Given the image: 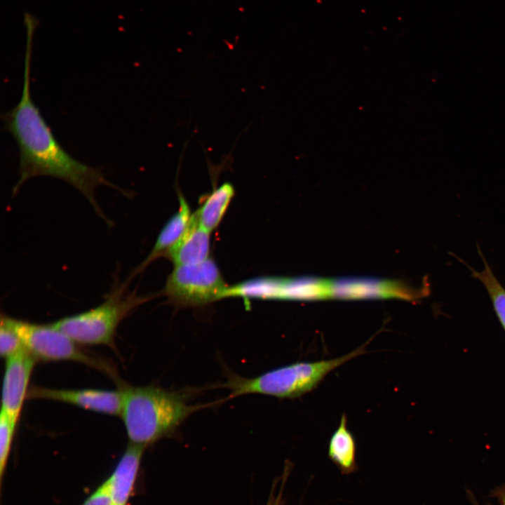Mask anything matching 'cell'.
Here are the masks:
<instances>
[{
    "label": "cell",
    "mask_w": 505,
    "mask_h": 505,
    "mask_svg": "<svg viewBox=\"0 0 505 505\" xmlns=\"http://www.w3.org/2000/svg\"><path fill=\"white\" fill-rule=\"evenodd\" d=\"M328 455L342 475H350L358 470L356 444L347 428L345 414L342 415L339 424L330 439Z\"/></svg>",
    "instance_id": "cell-13"
},
{
    "label": "cell",
    "mask_w": 505,
    "mask_h": 505,
    "mask_svg": "<svg viewBox=\"0 0 505 505\" xmlns=\"http://www.w3.org/2000/svg\"><path fill=\"white\" fill-rule=\"evenodd\" d=\"M29 398H43L67 403L94 412L120 415L122 390L55 389L33 386L27 393Z\"/></svg>",
    "instance_id": "cell-8"
},
{
    "label": "cell",
    "mask_w": 505,
    "mask_h": 505,
    "mask_svg": "<svg viewBox=\"0 0 505 505\" xmlns=\"http://www.w3.org/2000/svg\"><path fill=\"white\" fill-rule=\"evenodd\" d=\"M144 447L128 444L109 479L111 485L109 505H128L137 479Z\"/></svg>",
    "instance_id": "cell-10"
},
{
    "label": "cell",
    "mask_w": 505,
    "mask_h": 505,
    "mask_svg": "<svg viewBox=\"0 0 505 505\" xmlns=\"http://www.w3.org/2000/svg\"><path fill=\"white\" fill-rule=\"evenodd\" d=\"M333 296V281L311 278L277 279L275 298L318 299Z\"/></svg>",
    "instance_id": "cell-14"
},
{
    "label": "cell",
    "mask_w": 505,
    "mask_h": 505,
    "mask_svg": "<svg viewBox=\"0 0 505 505\" xmlns=\"http://www.w3.org/2000/svg\"><path fill=\"white\" fill-rule=\"evenodd\" d=\"M15 424L3 410L0 414V494L2 495L4 478L6 473L13 439L16 428Z\"/></svg>",
    "instance_id": "cell-17"
},
{
    "label": "cell",
    "mask_w": 505,
    "mask_h": 505,
    "mask_svg": "<svg viewBox=\"0 0 505 505\" xmlns=\"http://www.w3.org/2000/svg\"><path fill=\"white\" fill-rule=\"evenodd\" d=\"M121 411L129 443L146 447L170 436L203 405H189L185 394L154 386L123 388Z\"/></svg>",
    "instance_id": "cell-2"
},
{
    "label": "cell",
    "mask_w": 505,
    "mask_h": 505,
    "mask_svg": "<svg viewBox=\"0 0 505 505\" xmlns=\"http://www.w3.org/2000/svg\"><path fill=\"white\" fill-rule=\"evenodd\" d=\"M128 283H117L98 306L52 324L77 344L111 345L121 321L149 297L127 292Z\"/></svg>",
    "instance_id": "cell-4"
},
{
    "label": "cell",
    "mask_w": 505,
    "mask_h": 505,
    "mask_svg": "<svg viewBox=\"0 0 505 505\" xmlns=\"http://www.w3.org/2000/svg\"><path fill=\"white\" fill-rule=\"evenodd\" d=\"M210 234L198 223L194 215L184 235L166 256L175 266L194 264L208 258Z\"/></svg>",
    "instance_id": "cell-11"
},
{
    "label": "cell",
    "mask_w": 505,
    "mask_h": 505,
    "mask_svg": "<svg viewBox=\"0 0 505 505\" xmlns=\"http://www.w3.org/2000/svg\"><path fill=\"white\" fill-rule=\"evenodd\" d=\"M180 208L160 231L153 248L145 260L132 272L127 279L130 281L154 260L166 255L184 235L191 222L192 215L183 196L179 194Z\"/></svg>",
    "instance_id": "cell-12"
},
{
    "label": "cell",
    "mask_w": 505,
    "mask_h": 505,
    "mask_svg": "<svg viewBox=\"0 0 505 505\" xmlns=\"http://www.w3.org/2000/svg\"><path fill=\"white\" fill-rule=\"evenodd\" d=\"M215 262L210 258L188 265L175 266L169 275L164 293L181 306H199L228 295Z\"/></svg>",
    "instance_id": "cell-5"
},
{
    "label": "cell",
    "mask_w": 505,
    "mask_h": 505,
    "mask_svg": "<svg viewBox=\"0 0 505 505\" xmlns=\"http://www.w3.org/2000/svg\"><path fill=\"white\" fill-rule=\"evenodd\" d=\"M8 319L24 348L36 360L72 361L107 372L112 371L107 364L81 350L76 346L77 343L52 323L36 324L11 317Z\"/></svg>",
    "instance_id": "cell-6"
},
{
    "label": "cell",
    "mask_w": 505,
    "mask_h": 505,
    "mask_svg": "<svg viewBox=\"0 0 505 505\" xmlns=\"http://www.w3.org/2000/svg\"><path fill=\"white\" fill-rule=\"evenodd\" d=\"M501 505H505V493L503 494L501 498Z\"/></svg>",
    "instance_id": "cell-21"
},
{
    "label": "cell",
    "mask_w": 505,
    "mask_h": 505,
    "mask_svg": "<svg viewBox=\"0 0 505 505\" xmlns=\"http://www.w3.org/2000/svg\"><path fill=\"white\" fill-rule=\"evenodd\" d=\"M24 348L22 341L11 325L8 316L1 315L0 325V354L7 359Z\"/></svg>",
    "instance_id": "cell-18"
},
{
    "label": "cell",
    "mask_w": 505,
    "mask_h": 505,
    "mask_svg": "<svg viewBox=\"0 0 505 505\" xmlns=\"http://www.w3.org/2000/svg\"><path fill=\"white\" fill-rule=\"evenodd\" d=\"M477 249L483 262L484 268L482 271H476L462 260H459L468 267L471 271L472 277L479 280L484 285L492 302L494 312L505 330V288L494 274L478 245Z\"/></svg>",
    "instance_id": "cell-16"
},
{
    "label": "cell",
    "mask_w": 505,
    "mask_h": 505,
    "mask_svg": "<svg viewBox=\"0 0 505 505\" xmlns=\"http://www.w3.org/2000/svg\"><path fill=\"white\" fill-rule=\"evenodd\" d=\"M110 501L111 485L107 478L84 499L81 505H109Z\"/></svg>",
    "instance_id": "cell-19"
},
{
    "label": "cell",
    "mask_w": 505,
    "mask_h": 505,
    "mask_svg": "<svg viewBox=\"0 0 505 505\" xmlns=\"http://www.w3.org/2000/svg\"><path fill=\"white\" fill-rule=\"evenodd\" d=\"M31 48L28 42L24 64L20 99L11 109L2 114L6 130L15 140L19 149L18 180L13 196L27 180L41 176L63 180L81 192L96 213L112 226L95 198V189L104 185L129 197L130 193L109 181L100 168L86 164L69 154L55 138L31 95Z\"/></svg>",
    "instance_id": "cell-1"
},
{
    "label": "cell",
    "mask_w": 505,
    "mask_h": 505,
    "mask_svg": "<svg viewBox=\"0 0 505 505\" xmlns=\"http://www.w3.org/2000/svg\"><path fill=\"white\" fill-rule=\"evenodd\" d=\"M234 194V187L228 182L215 189L194 214L199 225L209 232L216 229Z\"/></svg>",
    "instance_id": "cell-15"
},
{
    "label": "cell",
    "mask_w": 505,
    "mask_h": 505,
    "mask_svg": "<svg viewBox=\"0 0 505 505\" xmlns=\"http://www.w3.org/2000/svg\"><path fill=\"white\" fill-rule=\"evenodd\" d=\"M290 465H286L285 466V469L281 476V483L280 485V487L277 493L276 487L278 482L277 480H275L274 483L273 484V487H271V490L270 492V494L266 505H283V488L290 473Z\"/></svg>",
    "instance_id": "cell-20"
},
{
    "label": "cell",
    "mask_w": 505,
    "mask_h": 505,
    "mask_svg": "<svg viewBox=\"0 0 505 505\" xmlns=\"http://www.w3.org/2000/svg\"><path fill=\"white\" fill-rule=\"evenodd\" d=\"M36 359L25 348L6 359L2 386L1 410L18 424Z\"/></svg>",
    "instance_id": "cell-7"
},
{
    "label": "cell",
    "mask_w": 505,
    "mask_h": 505,
    "mask_svg": "<svg viewBox=\"0 0 505 505\" xmlns=\"http://www.w3.org/2000/svg\"><path fill=\"white\" fill-rule=\"evenodd\" d=\"M370 341L371 339L355 350L335 358L296 362L252 378L231 375L222 386L230 390V398L249 393L280 398L299 397L316 388L335 368L365 354V347Z\"/></svg>",
    "instance_id": "cell-3"
},
{
    "label": "cell",
    "mask_w": 505,
    "mask_h": 505,
    "mask_svg": "<svg viewBox=\"0 0 505 505\" xmlns=\"http://www.w3.org/2000/svg\"><path fill=\"white\" fill-rule=\"evenodd\" d=\"M425 290L405 286L399 283L366 278H346L333 281V295L339 297H396L417 300Z\"/></svg>",
    "instance_id": "cell-9"
}]
</instances>
